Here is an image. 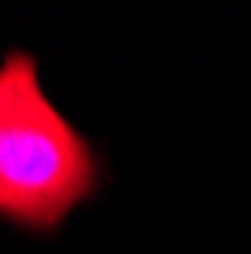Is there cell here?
I'll return each mask as SVG.
<instances>
[{
  "mask_svg": "<svg viewBox=\"0 0 251 254\" xmlns=\"http://www.w3.org/2000/svg\"><path fill=\"white\" fill-rule=\"evenodd\" d=\"M97 179L94 154L40 85L30 55L0 64V215L55 227Z\"/></svg>",
  "mask_w": 251,
  "mask_h": 254,
  "instance_id": "obj_1",
  "label": "cell"
}]
</instances>
